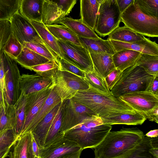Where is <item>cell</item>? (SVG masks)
Segmentation results:
<instances>
[{
  "instance_id": "5b68a950",
  "label": "cell",
  "mask_w": 158,
  "mask_h": 158,
  "mask_svg": "<svg viewBox=\"0 0 158 158\" xmlns=\"http://www.w3.org/2000/svg\"><path fill=\"white\" fill-rule=\"evenodd\" d=\"M121 21L124 25L143 36L158 37V18L143 13L134 0L122 13Z\"/></svg>"
},
{
  "instance_id": "60d3db41",
  "label": "cell",
  "mask_w": 158,
  "mask_h": 158,
  "mask_svg": "<svg viewBox=\"0 0 158 158\" xmlns=\"http://www.w3.org/2000/svg\"><path fill=\"white\" fill-rule=\"evenodd\" d=\"M23 47V45L11 32L2 50L9 56L15 60L21 52Z\"/></svg>"
},
{
  "instance_id": "1f68e13d",
  "label": "cell",
  "mask_w": 158,
  "mask_h": 158,
  "mask_svg": "<svg viewBox=\"0 0 158 158\" xmlns=\"http://www.w3.org/2000/svg\"><path fill=\"white\" fill-rule=\"evenodd\" d=\"M45 26L57 40L69 41L76 45L82 46L79 37L66 26L58 24Z\"/></svg>"
},
{
  "instance_id": "bcb514c9",
  "label": "cell",
  "mask_w": 158,
  "mask_h": 158,
  "mask_svg": "<svg viewBox=\"0 0 158 158\" xmlns=\"http://www.w3.org/2000/svg\"><path fill=\"white\" fill-rule=\"evenodd\" d=\"M121 72L122 71L115 68L109 73L104 79L110 91L118 80Z\"/></svg>"
},
{
  "instance_id": "9c48e42d",
  "label": "cell",
  "mask_w": 158,
  "mask_h": 158,
  "mask_svg": "<svg viewBox=\"0 0 158 158\" xmlns=\"http://www.w3.org/2000/svg\"><path fill=\"white\" fill-rule=\"evenodd\" d=\"M61 58L85 73L94 71L92 61L88 50L71 42L57 40Z\"/></svg>"
},
{
  "instance_id": "d6a6232c",
  "label": "cell",
  "mask_w": 158,
  "mask_h": 158,
  "mask_svg": "<svg viewBox=\"0 0 158 158\" xmlns=\"http://www.w3.org/2000/svg\"><path fill=\"white\" fill-rule=\"evenodd\" d=\"M61 106L52 122L44 148L48 147L64 138V133L61 131L62 125Z\"/></svg>"
},
{
  "instance_id": "4dcf8cb0",
  "label": "cell",
  "mask_w": 158,
  "mask_h": 158,
  "mask_svg": "<svg viewBox=\"0 0 158 158\" xmlns=\"http://www.w3.org/2000/svg\"><path fill=\"white\" fill-rule=\"evenodd\" d=\"M30 21L44 43L55 52L60 59L61 54L57 40L42 22Z\"/></svg>"
},
{
  "instance_id": "b9f144b4",
  "label": "cell",
  "mask_w": 158,
  "mask_h": 158,
  "mask_svg": "<svg viewBox=\"0 0 158 158\" xmlns=\"http://www.w3.org/2000/svg\"><path fill=\"white\" fill-rule=\"evenodd\" d=\"M140 10L145 15L158 18V0H134Z\"/></svg>"
},
{
  "instance_id": "680465c9",
  "label": "cell",
  "mask_w": 158,
  "mask_h": 158,
  "mask_svg": "<svg viewBox=\"0 0 158 158\" xmlns=\"http://www.w3.org/2000/svg\"><path fill=\"white\" fill-rule=\"evenodd\" d=\"M10 148H7L0 151V158H5L8 156Z\"/></svg>"
},
{
  "instance_id": "d6986e66",
  "label": "cell",
  "mask_w": 158,
  "mask_h": 158,
  "mask_svg": "<svg viewBox=\"0 0 158 158\" xmlns=\"http://www.w3.org/2000/svg\"><path fill=\"white\" fill-rule=\"evenodd\" d=\"M101 118L103 124L111 125L114 124L141 125L147 119L142 114L136 111L116 114Z\"/></svg>"
},
{
  "instance_id": "44dd1931",
  "label": "cell",
  "mask_w": 158,
  "mask_h": 158,
  "mask_svg": "<svg viewBox=\"0 0 158 158\" xmlns=\"http://www.w3.org/2000/svg\"><path fill=\"white\" fill-rule=\"evenodd\" d=\"M93 65L94 70L104 79L115 67L113 55L106 53H98L88 50Z\"/></svg>"
},
{
  "instance_id": "5bb4252c",
  "label": "cell",
  "mask_w": 158,
  "mask_h": 158,
  "mask_svg": "<svg viewBox=\"0 0 158 158\" xmlns=\"http://www.w3.org/2000/svg\"><path fill=\"white\" fill-rule=\"evenodd\" d=\"M81 149V148L76 143L64 137L47 147L39 149L40 157L41 158H60Z\"/></svg>"
},
{
  "instance_id": "f907efd6",
  "label": "cell",
  "mask_w": 158,
  "mask_h": 158,
  "mask_svg": "<svg viewBox=\"0 0 158 158\" xmlns=\"http://www.w3.org/2000/svg\"><path fill=\"white\" fill-rule=\"evenodd\" d=\"M144 116L149 121L158 123V107H156L145 113Z\"/></svg>"
},
{
  "instance_id": "ffe728a7",
  "label": "cell",
  "mask_w": 158,
  "mask_h": 158,
  "mask_svg": "<svg viewBox=\"0 0 158 158\" xmlns=\"http://www.w3.org/2000/svg\"><path fill=\"white\" fill-rule=\"evenodd\" d=\"M102 0H81V20L94 31L98 14Z\"/></svg>"
},
{
  "instance_id": "ee69618b",
  "label": "cell",
  "mask_w": 158,
  "mask_h": 158,
  "mask_svg": "<svg viewBox=\"0 0 158 158\" xmlns=\"http://www.w3.org/2000/svg\"><path fill=\"white\" fill-rule=\"evenodd\" d=\"M11 33L10 21H0V56L4 45Z\"/></svg>"
},
{
  "instance_id": "ab89813d",
  "label": "cell",
  "mask_w": 158,
  "mask_h": 158,
  "mask_svg": "<svg viewBox=\"0 0 158 158\" xmlns=\"http://www.w3.org/2000/svg\"><path fill=\"white\" fill-rule=\"evenodd\" d=\"M23 46L29 48L51 61L59 62L58 55L45 44L25 43Z\"/></svg>"
},
{
  "instance_id": "8d00e7d4",
  "label": "cell",
  "mask_w": 158,
  "mask_h": 158,
  "mask_svg": "<svg viewBox=\"0 0 158 158\" xmlns=\"http://www.w3.org/2000/svg\"><path fill=\"white\" fill-rule=\"evenodd\" d=\"M85 79L90 86L98 92L104 94L110 93L105 79L94 70L92 72L85 73Z\"/></svg>"
},
{
  "instance_id": "ba28073f",
  "label": "cell",
  "mask_w": 158,
  "mask_h": 158,
  "mask_svg": "<svg viewBox=\"0 0 158 158\" xmlns=\"http://www.w3.org/2000/svg\"><path fill=\"white\" fill-rule=\"evenodd\" d=\"M61 131L64 133L83 120L98 116L92 110L72 98L62 101Z\"/></svg>"
},
{
  "instance_id": "836d02e7",
  "label": "cell",
  "mask_w": 158,
  "mask_h": 158,
  "mask_svg": "<svg viewBox=\"0 0 158 158\" xmlns=\"http://www.w3.org/2000/svg\"><path fill=\"white\" fill-rule=\"evenodd\" d=\"M15 125L16 113L14 105L6 103V106L4 107L0 105V132L15 129Z\"/></svg>"
},
{
  "instance_id": "91938a15",
  "label": "cell",
  "mask_w": 158,
  "mask_h": 158,
  "mask_svg": "<svg viewBox=\"0 0 158 158\" xmlns=\"http://www.w3.org/2000/svg\"><path fill=\"white\" fill-rule=\"evenodd\" d=\"M34 158H41L40 157L35 156Z\"/></svg>"
},
{
  "instance_id": "f6af8a7d",
  "label": "cell",
  "mask_w": 158,
  "mask_h": 158,
  "mask_svg": "<svg viewBox=\"0 0 158 158\" xmlns=\"http://www.w3.org/2000/svg\"><path fill=\"white\" fill-rule=\"evenodd\" d=\"M60 70L65 71L85 78V72L62 58L59 60Z\"/></svg>"
},
{
  "instance_id": "f5cc1de1",
  "label": "cell",
  "mask_w": 158,
  "mask_h": 158,
  "mask_svg": "<svg viewBox=\"0 0 158 158\" xmlns=\"http://www.w3.org/2000/svg\"><path fill=\"white\" fill-rule=\"evenodd\" d=\"M31 143L32 150L35 156L37 157H40L39 149L32 134V133Z\"/></svg>"
},
{
  "instance_id": "6f0895ef",
  "label": "cell",
  "mask_w": 158,
  "mask_h": 158,
  "mask_svg": "<svg viewBox=\"0 0 158 158\" xmlns=\"http://www.w3.org/2000/svg\"><path fill=\"white\" fill-rule=\"evenodd\" d=\"M149 151L153 156L155 158H158V148L152 146L149 149Z\"/></svg>"
},
{
  "instance_id": "83f0119b",
  "label": "cell",
  "mask_w": 158,
  "mask_h": 158,
  "mask_svg": "<svg viewBox=\"0 0 158 158\" xmlns=\"http://www.w3.org/2000/svg\"><path fill=\"white\" fill-rule=\"evenodd\" d=\"M15 60L21 66L29 70L31 67L51 61L24 46H23L21 52Z\"/></svg>"
},
{
  "instance_id": "277c9868",
  "label": "cell",
  "mask_w": 158,
  "mask_h": 158,
  "mask_svg": "<svg viewBox=\"0 0 158 158\" xmlns=\"http://www.w3.org/2000/svg\"><path fill=\"white\" fill-rule=\"evenodd\" d=\"M153 76L135 64L122 71L110 93L119 98L126 94L146 91Z\"/></svg>"
},
{
  "instance_id": "ac0fdd59",
  "label": "cell",
  "mask_w": 158,
  "mask_h": 158,
  "mask_svg": "<svg viewBox=\"0 0 158 158\" xmlns=\"http://www.w3.org/2000/svg\"><path fill=\"white\" fill-rule=\"evenodd\" d=\"M61 102L52 109L31 131L40 149L44 148L49 128L55 116L61 106Z\"/></svg>"
},
{
  "instance_id": "681fc988",
  "label": "cell",
  "mask_w": 158,
  "mask_h": 158,
  "mask_svg": "<svg viewBox=\"0 0 158 158\" xmlns=\"http://www.w3.org/2000/svg\"><path fill=\"white\" fill-rule=\"evenodd\" d=\"M146 91L158 96V75L152 77Z\"/></svg>"
},
{
  "instance_id": "e575fe53",
  "label": "cell",
  "mask_w": 158,
  "mask_h": 158,
  "mask_svg": "<svg viewBox=\"0 0 158 158\" xmlns=\"http://www.w3.org/2000/svg\"><path fill=\"white\" fill-rule=\"evenodd\" d=\"M135 64L149 74L154 76L158 75V56L142 53Z\"/></svg>"
},
{
  "instance_id": "52a82bcc",
  "label": "cell",
  "mask_w": 158,
  "mask_h": 158,
  "mask_svg": "<svg viewBox=\"0 0 158 158\" xmlns=\"http://www.w3.org/2000/svg\"><path fill=\"white\" fill-rule=\"evenodd\" d=\"M53 81V88L62 101L71 98L77 91L87 89L90 87L85 78L60 70H58Z\"/></svg>"
},
{
  "instance_id": "484cf974",
  "label": "cell",
  "mask_w": 158,
  "mask_h": 158,
  "mask_svg": "<svg viewBox=\"0 0 158 158\" xmlns=\"http://www.w3.org/2000/svg\"><path fill=\"white\" fill-rule=\"evenodd\" d=\"M62 100L53 88L41 109L33 118L25 133L32 131L42 119Z\"/></svg>"
},
{
  "instance_id": "db71d44e",
  "label": "cell",
  "mask_w": 158,
  "mask_h": 158,
  "mask_svg": "<svg viewBox=\"0 0 158 158\" xmlns=\"http://www.w3.org/2000/svg\"><path fill=\"white\" fill-rule=\"evenodd\" d=\"M81 149L77 152L67 154L60 158H80L82 151Z\"/></svg>"
},
{
  "instance_id": "7dc6e473",
  "label": "cell",
  "mask_w": 158,
  "mask_h": 158,
  "mask_svg": "<svg viewBox=\"0 0 158 158\" xmlns=\"http://www.w3.org/2000/svg\"><path fill=\"white\" fill-rule=\"evenodd\" d=\"M57 4L61 6L65 15H68L76 3V0H54Z\"/></svg>"
},
{
  "instance_id": "11a10c76",
  "label": "cell",
  "mask_w": 158,
  "mask_h": 158,
  "mask_svg": "<svg viewBox=\"0 0 158 158\" xmlns=\"http://www.w3.org/2000/svg\"><path fill=\"white\" fill-rule=\"evenodd\" d=\"M6 104L3 91L0 86V105L5 107Z\"/></svg>"
},
{
  "instance_id": "f35d334b",
  "label": "cell",
  "mask_w": 158,
  "mask_h": 158,
  "mask_svg": "<svg viewBox=\"0 0 158 158\" xmlns=\"http://www.w3.org/2000/svg\"><path fill=\"white\" fill-rule=\"evenodd\" d=\"M21 0H0V21L9 20L19 10Z\"/></svg>"
},
{
  "instance_id": "4fadbf2b",
  "label": "cell",
  "mask_w": 158,
  "mask_h": 158,
  "mask_svg": "<svg viewBox=\"0 0 158 158\" xmlns=\"http://www.w3.org/2000/svg\"><path fill=\"white\" fill-rule=\"evenodd\" d=\"M53 87V85L26 95L25 120L19 135L25 133L32 120L42 107Z\"/></svg>"
},
{
  "instance_id": "d4e9b609",
  "label": "cell",
  "mask_w": 158,
  "mask_h": 158,
  "mask_svg": "<svg viewBox=\"0 0 158 158\" xmlns=\"http://www.w3.org/2000/svg\"><path fill=\"white\" fill-rule=\"evenodd\" d=\"M58 24L68 27L78 37L92 39L100 38L94 30L84 24L81 19H74L65 17L61 20Z\"/></svg>"
},
{
  "instance_id": "c3c4849f",
  "label": "cell",
  "mask_w": 158,
  "mask_h": 158,
  "mask_svg": "<svg viewBox=\"0 0 158 158\" xmlns=\"http://www.w3.org/2000/svg\"><path fill=\"white\" fill-rule=\"evenodd\" d=\"M5 77V71L4 58L2 51L0 56V86L3 90L4 93L6 90Z\"/></svg>"
},
{
  "instance_id": "f546056e",
  "label": "cell",
  "mask_w": 158,
  "mask_h": 158,
  "mask_svg": "<svg viewBox=\"0 0 158 158\" xmlns=\"http://www.w3.org/2000/svg\"><path fill=\"white\" fill-rule=\"evenodd\" d=\"M152 138L144 137L143 140L132 148L119 156L113 158H156L149 151Z\"/></svg>"
},
{
  "instance_id": "7bdbcfd3",
  "label": "cell",
  "mask_w": 158,
  "mask_h": 158,
  "mask_svg": "<svg viewBox=\"0 0 158 158\" xmlns=\"http://www.w3.org/2000/svg\"><path fill=\"white\" fill-rule=\"evenodd\" d=\"M17 137L14 129L0 131V151L10 147Z\"/></svg>"
},
{
  "instance_id": "8992f818",
  "label": "cell",
  "mask_w": 158,
  "mask_h": 158,
  "mask_svg": "<svg viewBox=\"0 0 158 158\" xmlns=\"http://www.w3.org/2000/svg\"><path fill=\"white\" fill-rule=\"evenodd\" d=\"M122 13L116 0H102L94 31L104 37L119 27Z\"/></svg>"
},
{
  "instance_id": "816d5d0a",
  "label": "cell",
  "mask_w": 158,
  "mask_h": 158,
  "mask_svg": "<svg viewBox=\"0 0 158 158\" xmlns=\"http://www.w3.org/2000/svg\"><path fill=\"white\" fill-rule=\"evenodd\" d=\"M120 12L122 13L131 4L134 0H116Z\"/></svg>"
},
{
  "instance_id": "7402d4cb",
  "label": "cell",
  "mask_w": 158,
  "mask_h": 158,
  "mask_svg": "<svg viewBox=\"0 0 158 158\" xmlns=\"http://www.w3.org/2000/svg\"><path fill=\"white\" fill-rule=\"evenodd\" d=\"M65 16L61 6L54 0H44L41 22L45 26L58 24Z\"/></svg>"
},
{
  "instance_id": "2e32d148",
  "label": "cell",
  "mask_w": 158,
  "mask_h": 158,
  "mask_svg": "<svg viewBox=\"0 0 158 158\" xmlns=\"http://www.w3.org/2000/svg\"><path fill=\"white\" fill-rule=\"evenodd\" d=\"M8 156L9 158H34L32 150L31 131L17 136L10 148Z\"/></svg>"
},
{
  "instance_id": "e0dca14e",
  "label": "cell",
  "mask_w": 158,
  "mask_h": 158,
  "mask_svg": "<svg viewBox=\"0 0 158 158\" xmlns=\"http://www.w3.org/2000/svg\"><path fill=\"white\" fill-rule=\"evenodd\" d=\"M110 41L115 52L128 49L137 51L142 54L158 56V44L149 38L145 37L142 40L131 43L111 40Z\"/></svg>"
},
{
  "instance_id": "9f6ffc18",
  "label": "cell",
  "mask_w": 158,
  "mask_h": 158,
  "mask_svg": "<svg viewBox=\"0 0 158 158\" xmlns=\"http://www.w3.org/2000/svg\"><path fill=\"white\" fill-rule=\"evenodd\" d=\"M146 136L151 138H155L158 137V130L157 129L151 130L146 134Z\"/></svg>"
},
{
  "instance_id": "74e56055",
  "label": "cell",
  "mask_w": 158,
  "mask_h": 158,
  "mask_svg": "<svg viewBox=\"0 0 158 158\" xmlns=\"http://www.w3.org/2000/svg\"><path fill=\"white\" fill-rule=\"evenodd\" d=\"M29 70H33L41 76L49 77L53 80L58 70H60L59 62L50 61L31 67Z\"/></svg>"
},
{
  "instance_id": "7c38bea8",
  "label": "cell",
  "mask_w": 158,
  "mask_h": 158,
  "mask_svg": "<svg viewBox=\"0 0 158 158\" xmlns=\"http://www.w3.org/2000/svg\"><path fill=\"white\" fill-rule=\"evenodd\" d=\"M118 98L143 116L148 112L158 107V96L147 91L126 94Z\"/></svg>"
},
{
  "instance_id": "603a6c76",
  "label": "cell",
  "mask_w": 158,
  "mask_h": 158,
  "mask_svg": "<svg viewBox=\"0 0 158 158\" xmlns=\"http://www.w3.org/2000/svg\"><path fill=\"white\" fill-rule=\"evenodd\" d=\"M44 0H21L19 12L30 20L42 22L43 4Z\"/></svg>"
},
{
  "instance_id": "f1b7e54d",
  "label": "cell",
  "mask_w": 158,
  "mask_h": 158,
  "mask_svg": "<svg viewBox=\"0 0 158 158\" xmlns=\"http://www.w3.org/2000/svg\"><path fill=\"white\" fill-rule=\"evenodd\" d=\"M108 35V39L126 43L140 41L145 38L125 25L118 27Z\"/></svg>"
},
{
  "instance_id": "6da1fadb",
  "label": "cell",
  "mask_w": 158,
  "mask_h": 158,
  "mask_svg": "<svg viewBox=\"0 0 158 158\" xmlns=\"http://www.w3.org/2000/svg\"><path fill=\"white\" fill-rule=\"evenodd\" d=\"M86 107L102 118L114 114L135 110L129 105L111 93L104 94L90 86L77 91L71 98Z\"/></svg>"
},
{
  "instance_id": "cb8c5ba5",
  "label": "cell",
  "mask_w": 158,
  "mask_h": 158,
  "mask_svg": "<svg viewBox=\"0 0 158 158\" xmlns=\"http://www.w3.org/2000/svg\"><path fill=\"white\" fill-rule=\"evenodd\" d=\"M142 53L131 49H123L116 52L113 55L115 68L122 71L135 64Z\"/></svg>"
},
{
  "instance_id": "d590c367",
  "label": "cell",
  "mask_w": 158,
  "mask_h": 158,
  "mask_svg": "<svg viewBox=\"0 0 158 158\" xmlns=\"http://www.w3.org/2000/svg\"><path fill=\"white\" fill-rule=\"evenodd\" d=\"M26 95L21 93L20 96L14 105L16 113V125L15 131L17 136L19 135L25 118Z\"/></svg>"
},
{
  "instance_id": "3957f363",
  "label": "cell",
  "mask_w": 158,
  "mask_h": 158,
  "mask_svg": "<svg viewBox=\"0 0 158 158\" xmlns=\"http://www.w3.org/2000/svg\"><path fill=\"white\" fill-rule=\"evenodd\" d=\"M112 128L111 125L103 124L101 118L94 116L65 132L64 137L76 143L82 150L94 148L104 140Z\"/></svg>"
},
{
  "instance_id": "9a60e30c",
  "label": "cell",
  "mask_w": 158,
  "mask_h": 158,
  "mask_svg": "<svg viewBox=\"0 0 158 158\" xmlns=\"http://www.w3.org/2000/svg\"><path fill=\"white\" fill-rule=\"evenodd\" d=\"M53 85L52 79L41 76L37 73L31 75L23 74L21 76V93L26 95L40 91Z\"/></svg>"
},
{
  "instance_id": "30bf717a",
  "label": "cell",
  "mask_w": 158,
  "mask_h": 158,
  "mask_svg": "<svg viewBox=\"0 0 158 158\" xmlns=\"http://www.w3.org/2000/svg\"><path fill=\"white\" fill-rule=\"evenodd\" d=\"M5 71L6 90L4 92L6 103L14 105L19 98L21 93V75L15 60L2 50Z\"/></svg>"
},
{
  "instance_id": "7a4b0ae2",
  "label": "cell",
  "mask_w": 158,
  "mask_h": 158,
  "mask_svg": "<svg viewBox=\"0 0 158 158\" xmlns=\"http://www.w3.org/2000/svg\"><path fill=\"white\" fill-rule=\"evenodd\" d=\"M144 137L143 132L136 127L110 131L94 148L95 158H113L119 156L133 148Z\"/></svg>"
},
{
  "instance_id": "4316f807",
  "label": "cell",
  "mask_w": 158,
  "mask_h": 158,
  "mask_svg": "<svg viewBox=\"0 0 158 158\" xmlns=\"http://www.w3.org/2000/svg\"><path fill=\"white\" fill-rule=\"evenodd\" d=\"M82 46L88 50L98 53H106L113 55L115 51L110 40L79 37Z\"/></svg>"
},
{
  "instance_id": "8fae6325",
  "label": "cell",
  "mask_w": 158,
  "mask_h": 158,
  "mask_svg": "<svg viewBox=\"0 0 158 158\" xmlns=\"http://www.w3.org/2000/svg\"><path fill=\"white\" fill-rule=\"evenodd\" d=\"M9 21L11 32L22 45L25 43L44 44L31 21L19 11L13 15Z\"/></svg>"
}]
</instances>
